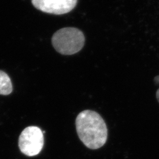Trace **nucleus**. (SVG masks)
I'll use <instances>...</instances> for the list:
<instances>
[{
  "label": "nucleus",
  "mask_w": 159,
  "mask_h": 159,
  "mask_svg": "<svg viewBox=\"0 0 159 159\" xmlns=\"http://www.w3.org/2000/svg\"><path fill=\"white\" fill-rule=\"evenodd\" d=\"M76 130L81 141L87 148L96 150L107 142L108 130L102 116L94 111L87 110L78 115Z\"/></svg>",
  "instance_id": "1"
},
{
  "label": "nucleus",
  "mask_w": 159,
  "mask_h": 159,
  "mask_svg": "<svg viewBox=\"0 0 159 159\" xmlns=\"http://www.w3.org/2000/svg\"><path fill=\"white\" fill-rule=\"evenodd\" d=\"M85 38L81 31L75 28L60 29L52 37V43L56 51L63 55H72L81 50Z\"/></svg>",
  "instance_id": "2"
},
{
  "label": "nucleus",
  "mask_w": 159,
  "mask_h": 159,
  "mask_svg": "<svg viewBox=\"0 0 159 159\" xmlns=\"http://www.w3.org/2000/svg\"><path fill=\"white\" fill-rule=\"evenodd\" d=\"M18 146L25 155L32 157L40 153L44 146L43 133L39 127L30 126L21 132Z\"/></svg>",
  "instance_id": "3"
},
{
  "label": "nucleus",
  "mask_w": 159,
  "mask_h": 159,
  "mask_svg": "<svg viewBox=\"0 0 159 159\" xmlns=\"http://www.w3.org/2000/svg\"><path fill=\"white\" fill-rule=\"evenodd\" d=\"M33 6L46 13L61 15L71 11L77 0H31Z\"/></svg>",
  "instance_id": "4"
},
{
  "label": "nucleus",
  "mask_w": 159,
  "mask_h": 159,
  "mask_svg": "<svg viewBox=\"0 0 159 159\" xmlns=\"http://www.w3.org/2000/svg\"><path fill=\"white\" fill-rule=\"evenodd\" d=\"M12 85L9 76L0 70V94L7 96L11 93Z\"/></svg>",
  "instance_id": "5"
},
{
  "label": "nucleus",
  "mask_w": 159,
  "mask_h": 159,
  "mask_svg": "<svg viewBox=\"0 0 159 159\" xmlns=\"http://www.w3.org/2000/svg\"><path fill=\"white\" fill-rule=\"evenodd\" d=\"M156 98L157 99V101L159 102V89L157 90V91L156 92Z\"/></svg>",
  "instance_id": "6"
},
{
  "label": "nucleus",
  "mask_w": 159,
  "mask_h": 159,
  "mask_svg": "<svg viewBox=\"0 0 159 159\" xmlns=\"http://www.w3.org/2000/svg\"><path fill=\"white\" fill-rule=\"evenodd\" d=\"M157 78H159V77H157Z\"/></svg>",
  "instance_id": "7"
}]
</instances>
